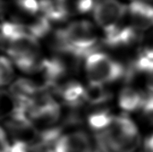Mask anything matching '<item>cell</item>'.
Returning <instances> with one entry per match:
<instances>
[{
    "instance_id": "cell-1",
    "label": "cell",
    "mask_w": 153,
    "mask_h": 152,
    "mask_svg": "<svg viewBox=\"0 0 153 152\" xmlns=\"http://www.w3.org/2000/svg\"><path fill=\"white\" fill-rule=\"evenodd\" d=\"M98 41V34L93 24L86 20L74 21L58 30L54 35L56 49L78 60L86 58L88 55L96 51Z\"/></svg>"
},
{
    "instance_id": "cell-2",
    "label": "cell",
    "mask_w": 153,
    "mask_h": 152,
    "mask_svg": "<svg viewBox=\"0 0 153 152\" xmlns=\"http://www.w3.org/2000/svg\"><path fill=\"white\" fill-rule=\"evenodd\" d=\"M108 152H136L143 142L136 124L127 116H114L107 128L95 135Z\"/></svg>"
},
{
    "instance_id": "cell-3",
    "label": "cell",
    "mask_w": 153,
    "mask_h": 152,
    "mask_svg": "<svg viewBox=\"0 0 153 152\" xmlns=\"http://www.w3.org/2000/svg\"><path fill=\"white\" fill-rule=\"evenodd\" d=\"M84 67L89 82L102 85L126 77L127 71L120 62L99 51H94L86 56Z\"/></svg>"
},
{
    "instance_id": "cell-4",
    "label": "cell",
    "mask_w": 153,
    "mask_h": 152,
    "mask_svg": "<svg viewBox=\"0 0 153 152\" xmlns=\"http://www.w3.org/2000/svg\"><path fill=\"white\" fill-rule=\"evenodd\" d=\"M92 12L96 23L101 28L105 36L126 21L128 6L119 0H98Z\"/></svg>"
},
{
    "instance_id": "cell-5",
    "label": "cell",
    "mask_w": 153,
    "mask_h": 152,
    "mask_svg": "<svg viewBox=\"0 0 153 152\" xmlns=\"http://www.w3.org/2000/svg\"><path fill=\"white\" fill-rule=\"evenodd\" d=\"M55 152H98L101 148L99 141L82 130L62 133L53 143Z\"/></svg>"
},
{
    "instance_id": "cell-6",
    "label": "cell",
    "mask_w": 153,
    "mask_h": 152,
    "mask_svg": "<svg viewBox=\"0 0 153 152\" xmlns=\"http://www.w3.org/2000/svg\"><path fill=\"white\" fill-rule=\"evenodd\" d=\"M128 20L139 34L153 29V5L141 0L134 1L128 5Z\"/></svg>"
},
{
    "instance_id": "cell-7",
    "label": "cell",
    "mask_w": 153,
    "mask_h": 152,
    "mask_svg": "<svg viewBox=\"0 0 153 152\" xmlns=\"http://www.w3.org/2000/svg\"><path fill=\"white\" fill-rule=\"evenodd\" d=\"M55 90L65 105L71 109H77L86 103V88L78 82L69 81L61 83Z\"/></svg>"
},
{
    "instance_id": "cell-8",
    "label": "cell",
    "mask_w": 153,
    "mask_h": 152,
    "mask_svg": "<svg viewBox=\"0 0 153 152\" xmlns=\"http://www.w3.org/2000/svg\"><path fill=\"white\" fill-rule=\"evenodd\" d=\"M146 94L142 90L126 86L123 88L118 96V106L126 113H133L140 111L143 106Z\"/></svg>"
},
{
    "instance_id": "cell-9",
    "label": "cell",
    "mask_w": 153,
    "mask_h": 152,
    "mask_svg": "<svg viewBox=\"0 0 153 152\" xmlns=\"http://www.w3.org/2000/svg\"><path fill=\"white\" fill-rule=\"evenodd\" d=\"M39 3L41 13L50 22H63L70 15L65 0H39Z\"/></svg>"
},
{
    "instance_id": "cell-10",
    "label": "cell",
    "mask_w": 153,
    "mask_h": 152,
    "mask_svg": "<svg viewBox=\"0 0 153 152\" xmlns=\"http://www.w3.org/2000/svg\"><path fill=\"white\" fill-rule=\"evenodd\" d=\"M114 116L115 115H113L108 109L99 108L87 116L86 122L89 128L95 133V135H98L107 128Z\"/></svg>"
},
{
    "instance_id": "cell-11",
    "label": "cell",
    "mask_w": 153,
    "mask_h": 152,
    "mask_svg": "<svg viewBox=\"0 0 153 152\" xmlns=\"http://www.w3.org/2000/svg\"><path fill=\"white\" fill-rule=\"evenodd\" d=\"M111 98L112 94L105 85L90 82L86 88V103L93 107L102 106L109 101Z\"/></svg>"
},
{
    "instance_id": "cell-12",
    "label": "cell",
    "mask_w": 153,
    "mask_h": 152,
    "mask_svg": "<svg viewBox=\"0 0 153 152\" xmlns=\"http://www.w3.org/2000/svg\"><path fill=\"white\" fill-rule=\"evenodd\" d=\"M13 5L17 9L22 18L24 17L25 19H27L25 22L41 13L39 0H13ZM22 18L18 20H21ZM18 20H14V21H18Z\"/></svg>"
},
{
    "instance_id": "cell-13",
    "label": "cell",
    "mask_w": 153,
    "mask_h": 152,
    "mask_svg": "<svg viewBox=\"0 0 153 152\" xmlns=\"http://www.w3.org/2000/svg\"><path fill=\"white\" fill-rule=\"evenodd\" d=\"M12 142V141H11ZM9 152H55L52 146L45 142H13Z\"/></svg>"
},
{
    "instance_id": "cell-14",
    "label": "cell",
    "mask_w": 153,
    "mask_h": 152,
    "mask_svg": "<svg viewBox=\"0 0 153 152\" xmlns=\"http://www.w3.org/2000/svg\"><path fill=\"white\" fill-rule=\"evenodd\" d=\"M70 14H85L91 11L95 6L94 0H65Z\"/></svg>"
},
{
    "instance_id": "cell-15",
    "label": "cell",
    "mask_w": 153,
    "mask_h": 152,
    "mask_svg": "<svg viewBox=\"0 0 153 152\" xmlns=\"http://www.w3.org/2000/svg\"><path fill=\"white\" fill-rule=\"evenodd\" d=\"M0 70H1V74H0V82L1 85L6 86L8 85L13 79L14 72H13V67L11 63V61L5 57L4 56H1V61H0Z\"/></svg>"
},
{
    "instance_id": "cell-16",
    "label": "cell",
    "mask_w": 153,
    "mask_h": 152,
    "mask_svg": "<svg viewBox=\"0 0 153 152\" xmlns=\"http://www.w3.org/2000/svg\"><path fill=\"white\" fill-rule=\"evenodd\" d=\"M142 116L145 122L153 125V93L146 94V98L142 109L140 110Z\"/></svg>"
},
{
    "instance_id": "cell-17",
    "label": "cell",
    "mask_w": 153,
    "mask_h": 152,
    "mask_svg": "<svg viewBox=\"0 0 153 152\" xmlns=\"http://www.w3.org/2000/svg\"><path fill=\"white\" fill-rule=\"evenodd\" d=\"M139 53L153 59V29L146 37Z\"/></svg>"
},
{
    "instance_id": "cell-18",
    "label": "cell",
    "mask_w": 153,
    "mask_h": 152,
    "mask_svg": "<svg viewBox=\"0 0 153 152\" xmlns=\"http://www.w3.org/2000/svg\"><path fill=\"white\" fill-rule=\"evenodd\" d=\"M143 148L144 152H153V132L143 140Z\"/></svg>"
},
{
    "instance_id": "cell-19",
    "label": "cell",
    "mask_w": 153,
    "mask_h": 152,
    "mask_svg": "<svg viewBox=\"0 0 153 152\" xmlns=\"http://www.w3.org/2000/svg\"><path fill=\"white\" fill-rule=\"evenodd\" d=\"M146 86L147 89L150 92L153 93V72L151 73H149L147 75V79H146Z\"/></svg>"
},
{
    "instance_id": "cell-20",
    "label": "cell",
    "mask_w": 153,
    "mask_h": 152,
    "mask_svg": "<svg viewBox=\"0 0 153 152\" xmlns=\"http://www.w3.org/2000/svg\"><path fill=\"white\" fill-rule=\"evenodd\" d=\"M98 152H108V151H105V150H104V149L102 148V146H101V148L100 149V151H99Z\"/></svg>"
}]
</instances>
